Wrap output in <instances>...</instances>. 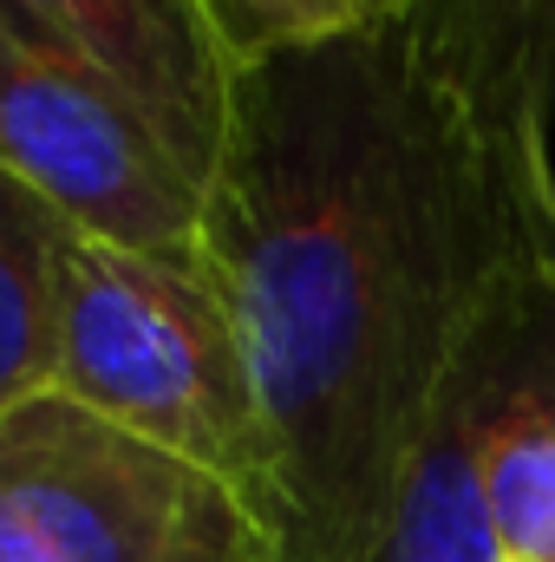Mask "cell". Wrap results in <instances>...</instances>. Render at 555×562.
Listing matches in <instances>:
<instances>
[{
    "label": "cell",
    "instance_id": "obj_1",
    "mask_svg": "<svg viewBox=\"0 0 555 562\" xmlns=\"http://www.w3.org/2000/svg\"><path fill=\"white\" fill-rule=\"evenodd\" d=\"M555 0H406L236 72L203 196L287 562H373L484 321L555 262Z\"/></svg>",
    "mask_w": 555,
    "mask_h": 562
},
{
    "label": "cell",
    "instance_id": "obj_2",
    "mask_svg": "<svg viewBox=\"0 0 555 562\" xmlns=\"http://www.w3.org/2000/svg\"><path fill=\"white\" fill-rule=\"evenodd\" d=\"M46 393L223 477L281 537L262 393L203 262L144 256L72 229L59 262Z\"/></svg>",
    "mask_w": 555,
    "mask_h": 562
},
{
    "label": "cell",
    "instance_id": "obj_3",
    "mask_svg": "<svg viewBox=\"0 0 555 562\" xmlns=\"http://www.w3.org/2000/svg\"><path fill=\"white\" fill-rule=\"evenodd\" d=\"M0 562H287L223 477L39 393L0 413Z\"/></svg>",
    "mask_w": 555,
    "mask_h": 562
},
{
    "label": "cell",
    "instance_id": "obj_4",
    "mask_svg": "<svg viewBox=\"0 0 555 562\" xmlns=\"http://www.w3.org/2000/svg\"><path fill=\"white\" fill-rule=\"evenodd\" d=\"M0 170L79 236L203 262V183L79 53L0 7Z\"/></svg>",
    "mask_w": 555,
    "mask_h": 562
},
{
    "label": "cell",
    "instance_id": "obj_5",
    "mask_svg": "<svg viewBox=\"0 0 555 562\" xmlns=\"http://www.w3.org/2000/svg\"><path fill=\"white\" fill-rule=\"evenodd\" d=\"M66 53H79L99 79H112L144 125L177 150V164L209 190L229 138L236 72L223 66L196 0H0Z\"/></svg>",
    "mask_w": 555,
    "mask_h": 562
},
{
    "label": "cell",
    "instance_id": "obj_6",
    "mask_svg": "<svg viewBox=\"0 0 555 562\" xmlns=\"http://www.w3.org/2000/svg\"><path fill=\"white\" fill-rule=\"evenodd\" d=\"M72 223L39 203L13 170H0V413L26 406L53 380L59 262Z\"/></svg>",
    "mask_w": 555,
    "mask_h": 562
},
{
    "label": "cell",
    "instance_id": "obj_7",
    "mask_svg": "<svg viewBox=\"0 0 555 562\" xmlns=\"http://www.w3.org/2000/svg\"><path fill=\"white\" fill-rule=\"evenodd\" d=\"M477 491L503 562H555V413L503 419L477 451Z\"/></svg>",
    "mask_w": 555,
    "mask_h": 562
},
{
    "label": "cell",
    "instance_id": "obj_8",
    "mask_svg": "<svg viewBox=\"0 0 555 562\" xmlns=\"http://www.w3.org/2000/svg\"><path fill=\"white\" fill-rule=\"evenodd\" d=\"M399 7L406 0H196V13H203L229 72L360 40L373 26H386Z\"/></svg>",
    "mask_w": 555,
    "mask_h": 562
}]
</instances>
